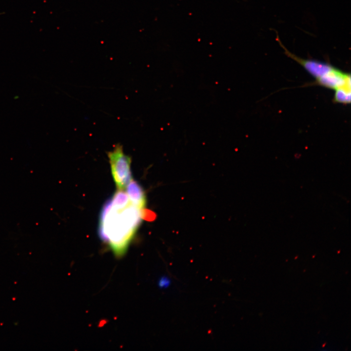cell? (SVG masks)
<instances>
[{
  "label": "cell",
  "instance_id": "3",
  "mask_svg": "<svg viewBox=\"0 0 351 351\" xmlns=\"http://www.w3.org/2000/svg\"><path fill=\"white\" fill-rule=\"evenodd\" d=\"M107 156L114 181L118 190H124L132 179L131 158L124 153L120 144L116 145Z\"/></svg>",
  "mask_w": 351,
  "mask_h": 351
},
{
  "label": "cell",
  "instance_id": "1",
  "mask_svg": "<svg viewBox=\"0 0 351 351\" xmlns=\"http://www.w3.org/2000/svg\"><path fill=\"white\" fill-rule=\"evenodd\" d=\"M131 202L125 207L113 206L109 198L102 207L98 234L117 257L126 252L143 218V211Z\"/></svg>",
  "mask_w": 351,
  "mask_h": 351
},
{
  "label": "cell",
  "instance_id": "6",
  "mask_svg": "<svg viewBox=\"0 0 351 351\" xmlns=\"http://www.w3.org/2000/svg\"><path fill=\"white\" fill-rule=\"evenodd\" d=\"M171 284V279L167 276H161L158 281V286L160 288H169Z\"/></svg>",
  "mask_w": 351,
  "mask_h": 351
},
{
  "label": "cell",
  "instance_id": "2",
  "mask_svg": "<svg viewBox=\"0 0 351 351\" xmlns=\"http://www.w3.org/2000/svg\"><path fill=\"white\" fill-rule=\"evenodd\" d=\"M276 40L283 49L286 56L299 64L308 73L314 78L315 80L312 84L326 87L335 78L340 71L339 69L329 63L314 59H304L299 57L291 53L284 46L278 35Z\"/></svg>",
  "mask_w": 351,
  "mask_h": 351
},
{
  "label": "cell",
  "instance_id": "5",
  "mask_svg": "<svg viewBox=\"0 0 351 351\" xmlns=\"http://www.w3.org/2000/svg\"><path fill=\"white\" fill-rule=\"evenodd\" d=\"M351 90L340 89L334 91L333 101L335 103L348 104L351 103Z\"/></svg>",
  "mask_w": 351,
  "mask_h": 351
},
{
  "label": "cell",
  "instance_id": "4",
  "mask_svg": "<svg viewBox=\"0 0 351 351\" xmlns=\"http://www.w3.org/2000/svg\"><path fill=\"white\" fill-rule=\"evenodd\" d=\"M126 188V192L131 202L139 209H144L146 199L144 191L140 185L132 179Z\"/></svg>",
  "mask_w": 351,
  "mask_h": 351
}]
</instances>
